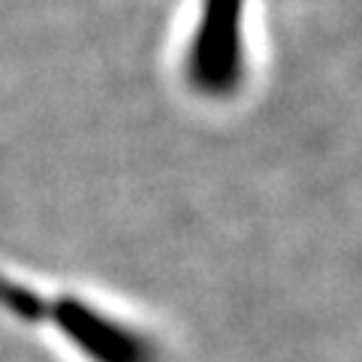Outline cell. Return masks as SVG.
I'll return each mask as SVG.
<instances>
[{"label":"cell","mask_w":362,"mask_h":362,"mask_svg":"<svg viewBox=\"0 0 362 362\" xmlns=\"http://www.w3.org/2000/svg\"><path fill=\"white\" fill-rule=\"evenodd\" d=\"M0 305L28 323H52L88 362H163V354L151 335L133 329L106 311L82 299L49 302L30 287L0 275Z\"/></svg>","instance_id":"obj_1"},{"label":"cell","mask_w":362,"mask_h":362,"mask_svg":"<svg viewBox=\"0 0 362 362\" xmlns=\"http://www.w3.org/2000/svg\"><path fill=\"white\" fill-rule=\"evenodd\" d=\"M185 78L209 100L239 90L245 78V0H202L185 52Z\"/></svg>","instance_id":"obj_2"}]
</instances>
